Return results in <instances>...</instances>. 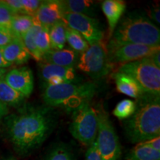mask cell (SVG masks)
Listing matches in <instances>:
<instances>
[{"mask_svg":"<svg viewBox=\"0 0 160 160\" xmlns=\"http://www.w3.org/2000/svg\"><path fill=\"white\" fill-rule=\"evenodd\" d=\"M55 124L51 108L25 107L5 118L7 137L18 153L27 154L37 148L51 133Z\"/></svg>","mask_w":160,"mask_h":160,"instance_id":"6da1fadb","label":"cell"},{"mask_svg":"<svg viewBox=\"0 0 160 160\" xmlns=\"http://www.w3.org/2000/svg\"><path fill=\"white\" fill-rule=\"evenodd\" d=\"M153 95L140 98L137 110L124 122L125 134L132 143H140L160 137L159 97Z\"/></svg>","mask_w":160,"mask_h":160,"instance_id":"7a4b0ae2","label":"cell"},{"mask_svg":"<svg viewBox=\"0 0 160 160\" xmlns=\"http://www.w3.org/2000/svg\"><path fill=\"white\" fill-rule=\"evenodd\" d=\"M159 42L160 31L154 23L144 16L131 14L117 25L106 49L109 51L128 44L158 46Z\"/></svg>","mask_w":160,"mask_h":160,"instance_id":"3957f363","label":"cell"},{"mask_svg":"<svg viewBox=\"0 0 160 160\" xmlns=\"http://www.w3.org/2000/svg\"><path fill=\"white\" fill-rule=\"evenodd\" d=\"M97 91V85L93 82L63 83L45 86L42 99L48 107L63 108L73 112L89 103Z\"/></svg>","mask_w":160,"mask_h":160,"instance_id":"277c9868","label":"cell"},{"mask_svg":"<svg viewBox=\"0 0 160 160\" xmlns=\"http://www.w3.org/2000/svg\"><path fill=\"white\" fill-rule=\"evenodd\" d=\"M118 71L133 78L145 93L159 97L160 68L156 65L150 57L122 64Z\"/></svg>","mask_w":160,"mask_h":160,"instance_id":"5b68a950","label":"cell"},{"mask_svg":"<svg viewBox=\"0 0 160 160\" xmlns=\"http://www.w3.org/2000/svg\"><path fill=\"white\" fill-rule=\"evenodd\" d=\"M69 131L77 141L90 146L96 141L98 132L97 111L85 103L73 112Z\"/></svg>","mask_w":160,"mask_h":160,"instance_id":"8992f818","label":"cell"},{"mask_svg":"<svg viewBox=\"0 0 160 160\" xmlns=\"http://www.w3.org/2000/svg\"><path fill=\"white\" fill-rule=\"evenodd\" d=\"M77 66L78 69L93 79L106 77L113 68L102 42L89 45L86 51L79 54Z\"/></svg>","mask_w":160,"mask_h":160,"instance_id":"52a82bcc","label":"cell"},{"mask_svg":"<svg viewBox=\"0 0 160 160\" xmlns=\"http://www.w3.org/2000/svg\"><path fill=\"white\" fill-rule=\"evenodd\" d=\"M98 132L96 142L102 160H119L121 156L119 137L105 110L97 111Z\"/></svg>","mask_w":160,"mask_h":160,"instance_id":"ba28073f","label":"cell"},{"mask_svg":"<svg viewBox=\"0 0 160 160\" xmlns=\"http://www.w3.org/2000/svg\"><path fill=\"white\" fill-rule=\"evenodd\" d=\"M62 21L70 28L75 30L89 45L102 42L104 33L99 22L93 17L79 13H64Z\"/></svg>","mask_w":160,"mask_h":160,"instance_id":"9c48e42d","label":"cell"},{"mask_svg":"<svg viewBox=\"0 0 160 160\" xmlns=\"http://www.w3.org/2000/svg\"><path fill=\"white\" fill-rule=\"evenodd\" d=\"M158 51H160V45L148 46L137 44H128L107 51L109 62L111 64H125L149 58Z\"/></svg>","mask_w":160,"mask_h":160,"instance_id":"30bf717a","label":"cell"},{"mask_svg":"<svg viewBox=\"0 0 160 160\" xmlns=\"http://www.w3.org/2000/svg\"><path fill=\"white\" fill-rule=\"evenodd\" d=\"M39 76L45 86L57 85L76 82L77 74L74 68H65L41 62Z\"/></svg>","mask_w":160,"mask_h":160,"instance_id":"8fae6325","label":"cell"},{"mask_svg":"<svg viewBox=\"0 0 160 160\" xmlns=\"http://www.w3.org/2000/svg\"><path fill=\"white\" fill-rule=\"evenodd\" d=\"M4 80L12 88L26 98L29 97L33 91L34 80L33 72L30 68L26 66L16 68L8 71Z\"/></svg>","mask_w":160,"mask_h":160,"instance_id":"7c38bea8","label":"cell"},{"mask_svg":"<svg viewBox=\"0 0 160 160\" xmlns=\"http://www.w3.org/2000/svg\"><path fill=\"white\" fill-rule=\"evenodd\" d=\"M63 11L60 1H42L37 13L33 16L34 22L42 27L50 28L62 19Z\"/></svg>","mask_w":160,"mask_h":160,"instance_id":"4fadbf2b","label":"cell"},{"mask_svg":"<svg viewBox=\"0 0 160 160\" xmlns=\"http://www.w3.org/2000/svg\"><path fill=\"white\" fill-rule=\"evenodd\" d=\"M79 53L71 48L50 50L43 56L42 62L65 68H74L77 65Z\"/></svg>","mask_w":160,"mask_h":160,"instance_id":"5bb4252c","label":"cell"},{"mask_svg":"<svg viewBox=\"0 0 160 160\" xmlns=\"http://www.w3.org/2000/svg\"><path fill=\"white\" fill-rule=\"evenodd\" d=\"M112 78L114 79L117 90L120 93L135 99H140L146 94L139 84L125 73L117 71L112 74Z\"/></svg>","mask_w":160,"mask_h":160,"instance_id":"9a60e30c","label":"cell"},{"mask_svg":"<svg viewBox=\"0 0 160 160\" xmlns=\"http://www.w3.org/2000/svg\"><path fill=\"white\" fill-rule=\"evenodd\" d=\"M2 53L5 59L12 65H23L31 58L22 39H14L8 45L2 48Z\"/></svg>","mask_w":160,"mask_h":160,"instance_id":"2e32d148","label":"cell"},{"mask_svg":"<svg viewBox=\"0 0 160 160\" xmlns=\"http://www.w3.org/2000/svg\"><path fill=\"white\" fill-rule=\"evenodd\" d=\"M125 8V2L122 0H105L102 4V9L108 23L110 37L114 32Z\"/></svg>","mask_w":160,"mask_h":160,"instance_id":"e0dca14e","label":"cell"},{"mask_svg":"<svg viewBox=\"0 0 160 160\" xmlns=\"http://www.w3.org/2000/svg\"><path fill=\"white\" fill-rule=\"evenodd\" d=\"M63 13H79L93 17L95 16V3L89 0L60 1Z\"/></svg>","mask_w":160,"mask_h":160,"instance_id":"ac0fdd59","label":"cell"},{"mask_svg":"<svg viewBox=\"0 0 160 160\" xmlns=\"http://www.w3.org/2000/svg\"><path fill=\"white\" fill-rule=\"evenodd\" d=\"M26 97L6 83L4 79L0 80V102L8 107L19 108L25 103Z\"/></svg>","mask_w":160,"mask_h":160,"instance_id":"d6986e66","label":"cell"},{"mask_svg":"<svg viewBox=\"0 0 160 160\" xmlns=\"http://www.w3.org/2000/svg\"><path fill=\"white\" fill-rule=\"evenodd\" d=\"M34 25V19L31 16L16 14L12 19L10 32L15 39H22L23 36Z\"/></svg>","mask_w":160,"mask_h":160,"instance_id":"ffe728a7","label":"cell"},{"mask_svg":"<svg viewBox=\"0 0 160 160\" xmlns=\"http://www.w3.org/2000/svg\"><path fill=\"white\" fill-rule=\"evenodd\" d=\"M126 160H160V152L138 143L125 156Z\"/></svg>","mask_w":160,"mask_h":160,"instance_id":"44dd1931","label":"cell"},{"mask_svg":"<svg viewBox=\"0 0 160 160\" xmlns=\"http://www.w3.org/2000/svg\"><path fill=\"white\" fill-rule=\"evenodd\" d=\"M66 28L62 20L58 22L49 28V38L51 50L65 48L66 44Z\"/></svg>","mask_w":160,"mask_h":160,"instance_id":"7402d4cb","label":"cell"},{"mask_svg":"<svg viewBox=\"0 0 160 160\" xmlns=\"http://www.w3.org/2000/svg\"><path fill=\"white\" fill-rule=\"evenodd\" d=\"M40 27L39 25L34 22L33 27L22 38V41L31 57L36 61L41 62L43 59V55L40 53L35 44V35Z\"/></svg>","mask_w":160,"mask_h":160,"instance_id":"603a6c76","label":"cell"},{"mask_svg":"<svg viewBox=\"0 0 160 160\" xmlns=\"http://www.w3.org/2000/svg\"><path fill=\"white\" fill-rule=\"evenodd\" d=\"M65 35L66 42L68 43L72 50L77 52L79 54L83 53L88 48L89 44L84 39L82 36L75 30L70 28L68 26L66 28Z\"/></svg>","mask_w":160,"mask_h":160,"instance_id":"cb8c5ba5","label":"cell"},{"mask_svg":"<svg viewBox=\"0 0 160 160\" xmlns=\"http://www.w3.org/2000/svg\"><path fill=\"white\" fill-rule=\"evenodd\" d=\"M137 110V102L131 99H123L119 102L113 111V114L120 120L128 119L132 117Z\"/></svg>","mask_w":160,"mask_h":160,"instance_id":"d4e9b609","label":"cell"},{"mask_svg":"<svg viewBox=\"0 0 160 160\" xmlns=\"http://www.w3.org/2000/svg\"><path fill=\"white\" fill-rule=\"evenodd\" d=\"M35 44L38 50L43 56L51 50L49 38V28L40 27L35 35Z\"/></svg>","mask_w":160,"mask_h":160,"instance_id":"484cf974","label":"cell"},{"mask_svg":"<svg viewBox=\"0 0 160 160\" xmlns=\"http://www.w3.org/2000/svg\"><path fill=\"white\" fill-rule=\"evenodd\" d=\"M46 160H74V157L67 147L59 145L51 150L46 157Z\"/></svg>","mask_w":160,"mask_h":160,"instance_id":"4316f807","label":"cell"},{"mask_svg":"<svg viewBox=\"0 0 160 160\" xmlns=\"http://www.w3.org/2000/svg\"><path fill=\"white\" fill-rule=\"evenodd\" d=\"M15 14L3 1H0V29L10 31L12 19Z\"/></svg>","mask_w":160,"mask_h":160,"instance_id":"83f0119b","label":"cell"},{"mask_svg":"<svg viewBox=\"0 0 160 160\" xmlns=\"http://www.w3.org/2000/svg\"><path fill=\"white\" fill-rule=\"evenodd\" d=\"M41 2L42 1H39V0H21L24 14L31 16L33 17L39 8Z\"/></svg>","mask_w":160,"mask_h":160,"instance_id":"f1b7e54d","label":"cell"},{"mask_svg":"<svg viewBox=\"0 0 160 160\" xmlns=\"http://www.w3.org/2000/svg\"><path fill=\"white\" fill-rule=\"evenodd\" d=\"M85 160H102L98 151L96 141L89 146L85 154Z\"/></svg>","mask_w":160,"mask_h":160,"instance_id":"f546056e","label":"cell"},{"mask_svg":"<svg viewBox=\"0 0 160 160\" xmlns=\"http://www.w3.org/2000/svg\"><path fill=\"white\" fill-rule=\"evenodd\" d=\"M6 5L9 7V8L13 11L14 14H24L22 5L21 3V0H6L3 1Z\"/></svg>","mask_w":160,"mask_h":160,"instance_id":"4dcf8cb0","label":"cell"},{"mask_svg":"<svg viewBox=\"0 0 160 160\" xmlns=\"http://www.w3.org/2000/svg\"><path fill=\"white\" fill-rule=\"evenodd\" d=\"M15 38L9 31L0 29V48H4L11 42Z\"/></svg>","mask_w":160,"mask_h":160,"instance_id":"1f68e13d","label":"cell"},{"mask_svg":"<svg viewBox=\"0 0 160 160\" xmlns=\"http://www.w3.org/2000/svg\"><path fill=\"white\" fill-rule=\"evenodd\" d=\"M143 145L148 146L155 151L160 152V137H157L154 138H152L151 139L147 140V141L140 142Z\"/></svg>","mask_w":160,"mask_h":160,"instance_id":"d6a6232c","label":"cell"},{"mask_svg":"<svg viewBox=\"0 0 160 160\" xmlns=\"http://www.w3.org/2000/svg\"><path fill=\"white\" fill-rule=\"evenodd\" d=\"M149 16L153 21H155L158 24L160 23V10L159 7L153 8L150 10L149 11Z\"/></svg>","mask_w":160,"mask_h":160,"instance_id":"836d02e7","label":"cell"},{"mask_svg":"<svg viewBox=\"0 0 160 160\" xmlns=\"http://www.w3.org/2000/svg\"><path fill=\"white\" fill-rule=\"evenodd\" d=\"M9 113V108L5 104L0 102V122L2 121L4 118H5L8 115Z\"/></svg>","mask_w":160,"mask_h":160,"instance_id":"e575fe53","label":"cell"},{"mask_svg":"<svg viewBox=\"0 0 160 160\" xmlns=\"http://www.w3.org/2000/svg\"><path fill=\"white\" fill-rule=\"evenodd\" d=\"M11 66H12L11 64L8 62L3 57L2 48H0V69H7Z\"/></svg>","mask_w":160,"mask_h":160,"instance_id":"d590c367","label":"cell"},{"mask_svg":"<svg viewBox=\"0 0 160 160\" xmlns=\"http://www.w3.org/2000/svg\"><path fill=\"white\" fill-rule=\"evenodd\" d=\"M150 58L152 59V61L153 62V63L156 65L160 68V51H158L157 53H154V54Z\"/></svg>","mask_w":160,"mask_h":160,"instance_id":"8d00e7d4","label":"cell"},{"mask_svg":"<svg viewBox=\"0 0 160 160\" xmlns=\"http://www.w3.org/2000/svg\"><path fill=\"white\" fill-rule=\"evenodd\" d=\"M8 70L7 69H0V80L4 79L5 76L7 73Z\"/></svg>","mask_w":160,"mask_h":160,"instance_id":"74e56055","label":"cell"},{"mask_svg":"<svg viewBox=\"0 0 160 160\" xmlns=\"http://www.w3.org/2000/svg\"><path fill=\"white\" fill-rule=\"evenodd\" d=\"M7 160H17V159H13V158H11V159H7Z\"/></svg>","mask_w":160,"mask_h":160,"instance_id":"f35d334b","label":"cell"}]
</instances>
